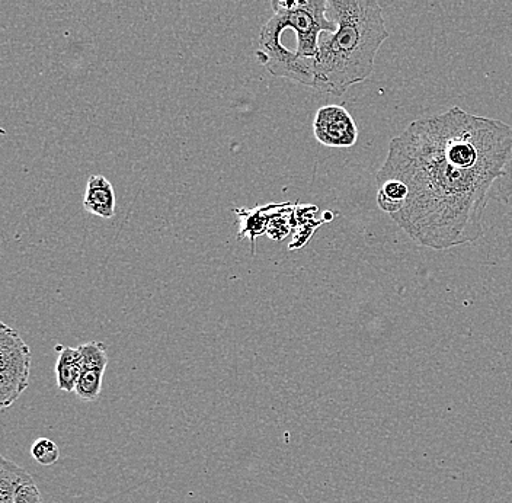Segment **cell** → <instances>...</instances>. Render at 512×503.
Here are the masks:
<instances>
[{
    "label": "cell",
    "mask_w": 512,
    "mask_h": 503,
    "mask_svg": "<svg viewBox=\"0 0 512 503\" xmlns=\"http://www.w3.org/2000/svg\"><path fill=\"white\" fill-rule=\"evenodd\" d=\"M115 205L117 200H115V191L111 182L105 176L92 175L86 185L83 208L101 219H112L115 214Z\"/></svg>",
    "instance_id": "6"
},
{
    "label": "cell",
    "mask_w": 512,
    "mask_h": 503,
    "mask_svg": "<svg viewBox=\"0 0 512 503\" xmlns=\"http://www.w3.org/2000/svg\"><path fill=\"white\" fill-rule=\"evenodd\" d=\"M80 354H82L83 370L102 371L108 365L107 346L102 342H88L78 346Z\"/></svg>",
    "instance_id": "10"
},
{
    "label": "cell",
    "mask_w": 512,
    "mask_h": 503,
    "mask_svg": "<svg viewBox=\"0 0 512 503\" xmlns=\"http://www.w3.org/2000/svg\"><path fill=\"white\" fill-rule=\"evenodd\" d=\"M31 360V349L19 332L0 323V408L14 405L28 389Z\"/></svg>",
    "instance_id": "4"
},
{
    "label": "cell",
    "mask_w": 512,
    "mask_h": 503,
    "mask_svg": "<svg viewBox=\"0 0 512 503\" xmlns=\"http://www.w3.org/2000/svg\"><path fill=\"white\" fill-rule=\"evenodd\" d=\"M313 134L326 147H352L358 140V128L350 112L341 105H325L316 112Z\"/></svg>",
    "instance_id": "5"
},
{
    "label": "cell",
    "mask_w": 512,
    "mask_h": 503,
    "mask_svg": "<svg viewBox=\"0 0 512 503\" xmlns=\"http://www.w3.org/2000/svg\"><path fill=\"white\" fill-rule=\"evenodd\" d=\"M286 28V15L274 14L259 32L256 59L264 64L275 78L290 79L313 88L315 86L313 64L299 59L296 51L283 43Z\"/></svg>",
    "instance_id": "3"
},
{
    "label": "cell",
    "mask_w": 512,
    "mask_h": 503,
    "mask_svg": "<svg viewBox=\"0 0 512 503\" xmlns=\"http://www.w3.org/2000/svg\"><path fill=\"white\" fill-rule=\"evenodd\" d=\"M102 371L83 370L75 394L85 402H95L102 390Z\"/></svg>",
    "instance_id": "11"
},
{
    "label": "cell",
    "mask_w": 512,
    "mask_h": 503,
    "mask_svg": "<svg viewBox=\"0 0 512 503\" xmlns=\"http://www.w3.org/2000/svg\"><path fill=\"white\" fill-rule=\"evenodd\" d=\"M15 503H41L40 490H38L34 480L25 483V485L18 489Z\"/></svg>",
    "instance_id": "13"
},
{
    "label": "cell",
    "mask_w": 512,
    "mask_h": 503,
    "mask_svg": "<svg viewBox=\"0 0 512 503\" xmlns=\"http://www.w3.org/2000/svg\"><path fill=\"white\" fill-rule=\"evenodd\" d=\"M326 14L336 31L320 35L313 89L341 96L373 75L389 32L379 0H328Z\"/></svg>",
    "instance_id": "2"
},
{
    "label": "cell",
    "mask_w": 512,
    "mask_h": 503,
    "mask_svg": "<svg viewBox=\"0 0 512 503\" xmlns=\"http://www.w3.org/2000/svg\"><path fill=\"white\" fill-rule=\"evenodd\" d=\"M31 456L40 466H53L59 461L60 450L56 442L40 438L32 444Z\"/></svg>",
    "instance_id": "12"
},
{
    "label": "cell",
    "mask_w": 512,
    "mask_h": 503,
    "mask_svg": "<svg viewBox=\"0 0 512 503\" xmlns=\"http://www.w3.org/2000/svg\"><path fill=\"white\" fill-rule=\"evenodd\" d=\"M376 179L405 184V204L390 219L418 245L475 243L489 203L512 195V127L460 107L419 118L392 139Z\"/></svg>",
    "instance_id": "1"
},
{
    "label": "cell",
    "mask_w": 512,
    "mask_h": 503,
    "mask_svg": "<svg viewBox=\"0 0 512 503\" xmlns=\"http://www.w3.org/2000/svg\"><path fill=\"white\" fill-rule=\"evenodd\" d=\"M32 476L14 461L0 457V503H15L16 492L25 483L31 482Z\"/></svg>",
    "instance_id": "9"
},
{
    "label": "cell",
    "mask_w": 512,
    "mask_h": 503,
    "mask_svg": "<svg viewBox=\"0 0 512 503\" xmlns=\"http://www.w3.org/2000/svg\"><path fill=\"white\" fill-rule=\"evenodd\" d=\"M284 204H268L264 207L235 208L240 221L239 239L248 236L251 239L252 251H254L256 237L264 235L268 232V224L275 213L283 208Z\"/></svg>",
    "instance_id": "8"
},
{
    "label": "cell",
    "mask_w": 512,
    "mask_h": 503,
    "mask_svg": "<svg viewBox=\"0 0 512 503\" xmlns=\"http://www.w3.org/2000/svg\"><path fill=\"white\" fill-rule=\"evenodd\" d=\"M59 358L56 362L57 389L60 392L75 393L83 373V360L79 348L57 345Z\"/></svg>",
    "instance_id": "7"
},
{
    "label": "cell",
    "mask_w": 512,
    "mask_h": 503,
    "mask_svg": "<svg viewBox=\"0 0 512 503\" xmlns=\"http://www.w3.org/2000/svg\"><path fill=\"white\" fill-rule=\"evenodd\" d=\"M302 3L303 0H271L274 14H288V12L296 11Z\"/></svg>",
    "instance_id": "14"
}]
</instances>
